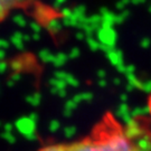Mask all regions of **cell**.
Returning a JSON list of instances; mask_svg holds the SVG:
<instances>
[{
	"label": "cell",
	"instance_id": "cell-5",
	"mask_svg": "<svg viewBox=\"0 0 151 151\" xmlns=\"http://www.w3.org/2000/svg\"><path fill=\"white\" fill-rule=\"evenodd\" d=\"M49 12L48 10L46 9V8H44V7H37V9H36V16H37L38 19H42V20H45L47 17H48Z\"/></svg>",
	"mask_w": 151,
	"mask_h": 151
},
{
	"label": "cell",
	"instance_id": "cell-6",
	"mask_svg": "<svg viewBox=\"0 0 151 151\" xmlns=\"http://www.w3.org/2000/svg\"><path fill=\"white\" fill-rule=\"evenodd\" d=\"M12 20H14V22L16 24V25H18L19 27H25L26 25H27V22H26V18L22 16V15H15L14 16V18H12Z\"/></svg>",
	"mask_w": 151,
	"mask_h": 151
},
{
	"label": "cell",
	"instance_id": "cell-25",
	"mask_svg": "<svg viewBox=\"0 0 151 151\" xmlns=\"http://www.w3.org/2000/svg\"><path fill=\"white\" fill-rule=\"evenodd\" d=\"M0 62H1V60H0Z\"/></svg>",
	"mask_w": 151,
	"mask_h": 151
},
{
	"label": "cell",
	"instance_id": "cell-17",
	"mask_svg": "<svg viewBox=\"0 0 151 151\" xmlns=\"http://www.w3.org/2000/svg\"><path fill=\"white\" fill-rule=\"evenodd\" d=\"M30 39H32V36H30V35H27V34H25V35L22 36V40H24V42H29Z\"/></svg>",
	"mask_w": 151,
	"mask_h": 151
},
{
	"label": "cell",
	"instance_id": "cell-7",
	"mask_svg": "<svg viewBox=\"0 0 151 151\" xmlns=\"http://www.w3.org/2000/svg\"><path fill=\"white\" fill-rule=\"evenodd\" d=\"M24 66H25L24 62H22V60H12L10 64V67L12 68V70H15L16 73H19V72L24 68Z\"/></svg>",
	"mask_w": 151,
	"mask_h": 151
},
{
	"label": "cell",
	"instance_id": "cell-18",
	"mask_svg": "<svg viewBox=\"0 0 151 151\" xmlns=\"http://www.w3.org/2000/svg\"><path fill=\"white\" fill-rule=\"evenodd\" d=\"M28 116H29V118H30L34 122H36V121H37V114H36V113H30Z\"/></svg>",
	"mask_w": 151,
	"mask_h": 151
},
{
	"label": "cell",
	"instance_id": "cell-23",
	"mask_svg": "<svg viewBox=\"0 0 151 151\" xmlns=\"http://www.w3.org/2000/svg\"><path fill=\"white\" fill-rule=\"evenodd\" d=\"M7 84H8V86H9V87H12V86H14V85H15V82H14V81H11V80H9V81H8V83H7Z\"/></svg>",
	"mask_w": 151,
	"mask_h": 151
},
{
	"label": "cell",
	"instance_id": "cell-10",
	"mask_svg": "<svg viewBox=\"0 0 151 151\" xmlns=\"http://www.w3.org/2000/svg\"><path fill=\"white\" fill-rule=\"evenodd\" d=\"M39 58L43 60L44 63H47V62L49 60V58H50L48 50L44 49V50H42V52H39Z\"/></svg>",
	"mask_w": 151,
	"mask_h": 151
},
{
	"label": "cell",
	"instance_id": "cell-21",
	"mask_svg": "<svg viewBox=\"0 0 151 151\" xmlns=\"http://www.w3.org/2000/svg\"><path fill=\"white\" fill-rule=\"evenodd\" d=\"M148 108H149V113H150L151 116V94L150 96H149V100H148Z\"/></svg>",
	"mask_w": 151,
	"mask_h": 151
},
{
	"label": "cell",
	"instance_id": "cell-19",
	"mask_svg": "<svg viewBox=\"0 0 151 151\" xmlns=\"http://www.w3.org/2000/svg\"><path fill=\"white\" fill-rule=\"evenodd\" d=\"M49 128H50V130H52V131H55V130L57 129V123H56V122H52V124H50V127H49Z\"/></svg>",
	"mask_w": 151,
	"mask_h": 151
},
{
	"label": "cell",
	"instance_id": "cell-12",
	"mask_svg": "<svg viewBox=\"0 0 151 151\" xmlns=\"http://www.w3.org/2000/svg\"><path fill=\"white\" fill-rule=\"evenodd\" d=\"M10 80L11 81H14L15 83L18 81H20L22 80V75H20V73H15V74H12L10 77Z\"/></svg>",
	"mask_w": 151,
	"mask_h": 151
},
{
	"label": "cell",
	"instance_id": "cell-24",
	"mask_svg": "<svg viewBox=\"0 0 151 151\" xmlns=\"http://www.w3.org/2000/svg\"><path fill=\"white\" fill-rule=\"evenodd\" d=\"M0 127H1V122H0Z\"/></svg>",
	"mask_w": 151,
	"mask_h": 151
},
{
	"label": "cell",
	"instance_id": "cell-3",
	"mask_svg": "<svg viewBox=\"0 0 151 151\" xmlns=\"http://www.w3.org/2000/svg\"><path fill=\"white\" fill-rule=\"evenodd\" d=\"M22 36H24V34L19 32H14V35L11 36V43L15 45V47L17 49H19V50H22V49L25 48V46H24V40H22Z\"/></svg>",
	"mask_w": 151,
	"mask_h": 151
},
{
	"label": "cell",
	"instance_id": "cell-13",
	"mask_svg": "<svg viewBox=\"0 0 151 151\" xmlns=\"http://www.w3.org/2000/svg\"><path fill=\"white\" fill-rule=\"evenodd\" d=\"M7 67H8L7 63L4 62V60H1V62H0V74H4L6 72V70H7Z\"/></svg>",
	"mask_w": 151,
	"mask_h": 151
},
{
	"label": "cell",
	"instance_id": "cell-2",
	"mask_svg": "<svg viewBox=\"0 0 151 151\" xmlns=\"http://www.w3.org/2000/svg\"><path fill=\"white\" fill-rule=\"evenodd\" d=\"M22 5H24L22 2H18V1H0V19H2L6 16L7 11L9 9Z\"/></svg>",
	"mask_w": 151,
	"mask_h": 151
},
{
	"label": "cell",
	"instance_id": "cell-8",
	"mask_svg": "<svg viewBox=\"0 0 151 151\" xmlns=\"http://www.w3.org/2000/svg\"><path fill=\"white\" fill-rule=\"evenodd\" d=\"M47 28H48L50 32H57L60 29V22H57L56 19H50L48 22H47Z\"/></svg>",
	"mask_w": 151,
	"mask_h": 151
},
{
	"label": "cell",
	"instance_id": "cell-11",
	"mask_svg": "<svg viewBox=\"0 0 151 151\" xmlns=\"http://www.w3.org/2000/svg\"><path fill=\"white\" fill-rule=\"evenodd\" d=\"M30 29H32L35 34H39V32L42 30V27H40V25H39V24L34 22H30Z\"/></svg>",
	"mask_w": 151,
	"mask_h": 151
},
{
	"label": "cell",
	"instance_id": "cell-20",
	"mask_svg": "<svg viewBox=\"0 0 151 151\" xmlns=\"http://www.w3.org/2000/svg\"><path fill=\"white\" fill-rule=\"evenodd\" d=\"M6 57V53L4 49H0V60H2Z\"/></svg>",
	"mask_w": 151,
	"mask_h": 151
},
{
	"label": "cell",
	"instance_id": "cell-16",
	"mask_svg": "<svg viewBox=\"0 0 151 151\" xmlns=\"http://www.w3.org/2000/svg\"><path fill=\"white\" fill-rule=\"evenodd\" d=\"M25 138L29 141H34V140H36V134L32 133V134H29V135H27V137H25Z\"/></svg>",
	"mask_w": 151,
	"mask_h": 151
},
{
	"label": "cell",
	"instance_id": "cell-22",
	"mask_svg": "<svg viewBox=\"0 0 151 151\" xmlns=\"http://www.w3.org/2000/svg\"><path fill=\"white\" fill-rule=\"evenodd\" d=\"M32 38L34 39V40H39L40 36H39V34H34V35L32 36Z\"/></svg>",
	"mask_w": 151,
	"mask_h": 151
},
{
	"label": "cell",
	"instance_id": "cell-15",
	"mask_svg": "<svg viewBox=\"0 0 151 151\" xmlns=\"http://www.w3.org/2000/svg\"><path fill=\"white\" fill-rule=\"evenodd\" d=\"M8 47H9V43L4 40V39H0V49L8 48Z\"/></svg>",
	"mask_w": 151,
	"mask_h": 151
},
{
	"label": "cell",
	"instance_id": "cell-9",
	"mask_svg": "<svg viewBox=\"0 0 151 151\" xmlns=\"http://www.w3.org/2000/svg\"><path fill=\"white\" fill-rule=\"evenodd\" d=\"M1 138L5 139L8 143H15L16 142L15 135L12 134V133H10V132H4V133H1Z\"/></svg>",
	"mask_w": 151,
	"mask_h": 151
},
{
	"label": "cell",
	"instance_id": "cell-4",
	"mask_svg": "<svg viewBox=\"0 0 151 151\" xmlns=\"http://www.w3.org/2000/svg\"><path fill=\"white\" fill-rule=\"evenodd\" d=\"M26 101H27L30 105L32 106H37L38 104L40 103V94L39 93H35V94H32V95H28L26 97Z\"/></svg>",
	"mask_w": 151,
	"mask_h": 151
},
{
	"label": "cell",
	"instance_id": "cell-1",
	"mask_svg": "<svg viewBox=\"0 0 151 151\" xmlns=\"http://www.w3.org/2000/svg\"><path fill=\"white\" fill-rule=\"evenodd\" d=\"M15 128L20 134H22L24 137H27L29 134L35 133L36 122H34L29 116H22L16 121Z\"/></svg>",
	"mask_w": 151,
	"mask_h": 151
},
{
	"label": "cell",
	"instance_id": "cell-14",
	"mask_svg": "<svg viewBox=\"0 0 151 151\" xmlns=\"http://www.w3.org/2000/svg\"><path fill=\"white\" fill-rule=\"evenodd\" d=\"M14 127L15 125H12L11 123H6L4 125V129H5V132H12V130H14Z\"/></svg>",
	"mask_w": 151,
	"mask_h": 151
}]
</instances>
